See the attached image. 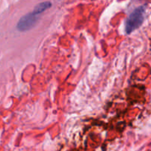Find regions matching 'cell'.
I'll return each mask as SVG.
<instances>
[{
    "label": "cell",
    "instance_id": "3957f363",
    "mask_svg": "<svg viewBox=\"0 0 151 151\" xmlns=\"http://www.w3.org/2000/svg\"><path fill=\"white\" fill-rule=\"evenodd\" d=\"M51 6L52 4L50 1H44V2L39 3V4H37L35 7V8H34L33 12L36 13L37 15H39L42 13L43 12L45 11V10H47V9L51 7Z\"/></svg>",
    "mask_w": 151,
    "mask_h": 151
},
{
    "label": "cell",
    "instance_id": "7a4b0ae2",
    "mask_svg": "<svg viewBox=\"0 0 151 151\" xmlns=\"http://www.w3.org/2000/svg\"><path fill=\"white\" fill-rule=\"evenodd\" d=\"M38 21V15L33 11L22 16L17 24V29L19 31L24 32L32 29Z\"/></svg>",
    "mask_w": 151,
    "mask_h": 151
},
{
    "label": "cell",
    "instance_id": "6da1fadb",
    "mask_svg": "<svg viewBox=\"0 0 151 151\" xmlns=\"http://www.w3.org/2000/svg\"><path fill=\"white\" fill-rule=\"evenodd\" d=\"M145 7L144 6L135 9L128 16L125 22V31L127 34H131L133 31L139 27L145 19Z\"/></svg>",
    "mask_w": 151,
    "mask_h": 151
}]
</instances>
